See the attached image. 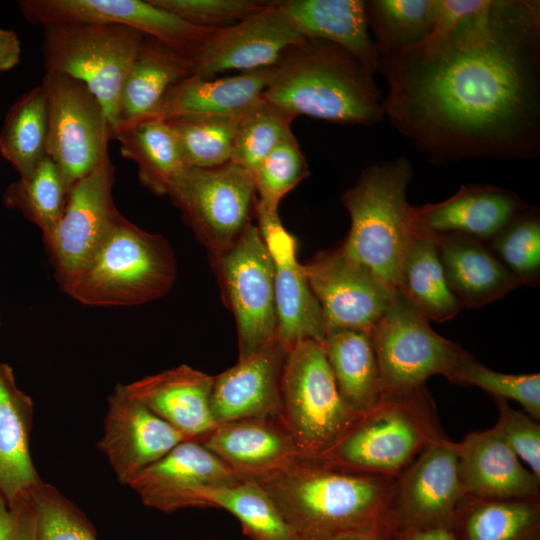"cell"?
Segmentation results:
<instances>
[{
  "label": "cell",
  "instance_id": "obj_22",
  "mask_svg": "<svg viewBox=\"0 0 540 540\" xmlns=\"http://www.w3.org/2000/svg\"><path fill=\"white\" fill-rule=\"evenodd\" d=\"M465 494L483 498H540V479L521 462L492 427L456 442Z\"/></svg>",
  "mask_w": 540,
  "mask_h": 540
},
{
  "label": "cell",
  "instance_id": "obj_6",
  "mask_svg": "<svg viewBox=\"0 0 540 540\" xmlns=\"http://www.w3.org/2000/svg\"><path fill=\"white\" fill-rule=\"evenodd\" d=\"M176 276V258L167 239L120 213L92 260L63 290L86 306H137L166 295Z\"/></svg>",
  "mask_w": 540,
  "mask_h": 540
},
{
  "label": "cell",
  "instance_id": "obj_46",
  "mask_svg": "<svg viewBox=\"0 0 540 540\" xmlns=\"http://www.w3.org/2000/svg\"><path fill=\"white\" fill-rule=\"evenodd\" d=\"M498 418L493 428L533 475L540 479V424L528 414L513 409L507 400L493 398Z\"/></svg>",
  "mask_w": 540,
  "mask_h": 540
},
{
  "label": "cell",
  "instance_id": "obj_26",
  "mask_svg": "<svg viewBox=\"0 0 540 540\" xmlns=\"http://www.w3.org/2000/svg\"><path fill=\"white\" fill-rule=\"evenodd\" d=\"M529 205L511 191L464 185L449 198L417 208L420 226L432 233H457L487 243Z\"/></svg>",
  "mask_w": 540,
  "mask_h": 540
},
{
  "label": "cell",
  "instance_id": "obj_8",
  "mask_svg": "<svg viewBox=\"0 0 540 540\" xmlns=\"http://www.w3.org/2000/svg\"><path fill=\"white\" fill-rule=\"evenodd\" d=\"M143 38L138 30L117 24L45 27L41 45L45 71L84 83L103 106L114 132L120 91Z\"/></svg>",
  "mask_w": 540,
  "mask_h": 540
},
{
  "label": "cell",
  "instance_id": "obj_38",
  "mask_svg": "<svg viewBox=\"0 0 540 540\" xmlns=\"http://www.w3.org/2000/svg\"><path fill=\"white\" fill-rule=\"evenodd\" d=\"M67 195L57 166L46 155L30 176L19 177L6 188L3 203L35 224L46 240L63 214Z\"/></svg>",
  "mask_w": 540,
  "mask_h": 540
},
{
  "label": "cell",
  "instance_id": "obj_24",
  "mask_svg": "<svg viewBox=\"0 0 540 540\" xmlns=\"http://www.w3.org/2000/svg\"><path fill=\"white\" fill-rule=\"evenodd\" d=\"M214 376L182 364L124 385L127 393L193 440L216 425L210 407Z\"/></svg>",
  "mask_w": 540,
  "mask_h": 540
},
{
  "label": "cell",
  "instance_id": "obj_30",
  "mask_svg": "<svg viewBox=\"0 0 540 540\" xmlns=\"http://www.w3.org/2000/svg\"><path fill=\"white\" fill-rule=\"evenodd\" d=\"M190 75V58L144 35L120 91L114 132L147 117L170 88Z\"/></svg>",
  "mask_w": 540,
  "mask_h": 540
},
{
  "label": "cell",
  "instance_id": "obj_29",
  "mask_svg": "<svg viewBox=\"0 0 540 540\" xmlns=\"http://www.w3.org/2000/svg\"><path fill=\"white\" fill-rule=\"evenodd\" d=\"M32 399L0 360V496L11 506L42 482L30 453Z\"/></svg>",
  "mask_w": 540,
  "mask_h": 540
},
{
  "label": "cell",
  "instance_id": "obj_15",
  "mask_svg": "<svg viewBox=\"0 0 540 540\" xmlns=\"http://www.w3.org/2000/svg\"><path fill=\"white\" fill-rule=\"evenodd\" d=\"M24 19L33 25L117 24L153 37L192 59L214 28L193 25L150 0H21Z\"/></svg>",
  "mask_w": 540,
  "mask_h": 540
},
{
  "label": "cell",
  "instance_id": "obj_37",
  "mask_svg": "<svg viewBox=\"0 0 540 540\" xmlns=\"http://www.w3.org/2000/svg\"><path fill=\"white\" fill-rule=\"evenodd\" d=\"M199 508H221L240 522L251 540H299L271 497L255 479H242L219 489L202 491Z\"/></svg>",
  "mask_w": 540,
  "mask_h": 540
},
{
  "label": "cell",
  "instance_id": "obj_5",
  "mask_svg": "<svg viewBox=\"0 0 540 540\" xmlns=\"http://www.w3.org/2000/svg\"><path fill=\"white\" fill-rule=\"evenodd\" d=\"M426 386L384 393L315 459L333 468L396 478L430 444L446 438Z\"/></svg>",
  "mask_w": 540,
  "mask_h": 540
},
{
  "label": "cell",
  "instance_id": "obj_25",
  "mask_svg": "<svg viewBox=\"0 0 540 540\" xmlns=\"http://www.w3.org/2000/svg\"><path fill=\"white\" fill-rule=\"evenodd\" d=\"M275 71L276 67H269L220 78L192 74L170 88L139 122L189 115H243L263 99Z\"/></svg>",
  "mask_w": 540,
  "mask_h": 540
},
{
  "label": "cell",
  "instance_id": "obj_32",
  "mask_svg": "<svg viewBox=\"0 0 540 540\" xmlns=\"http://www.w3.org/2000/svg\"><path fill=\"white\" fill-rule=\"evenodd\" d=\"M451 530L456 540H540V498L465 494L456 507Z\"/></svg>",
  "mask_w": 540,
  "mask_h": 540
},
{
  "label": "cell",
  "instance_id": "obj_40",
  "mask_svg": "<svg viewBox=\"0 0 540 540\" xmlns=\"http://www.w3.org/2000/svg\"><path fill=\"white\" fill-rule=\"evenodd\" d=\"M294 116L264 98L242 115L230 162L253 174L260 162L279 144L294 136Z\"/></svg>",
  "mask_w": 540,
  "mask_h": 540
},
{
  "label": "cell",
  "instance_id": "obj_17",
  "mask_svg": "<svg viewBox=\"0 0 540 540\" xmlns=\"http://www.w3.org/2000/svg\"><path fill=\"white\" fill-rule=\"evenodd\" d=\"M307 40L278 10L274 1L238 23L214 28L192 57V74L213 78L230 70L276 67L292 48Z\"/></svg>",
  "mask_w": 540,
  "mask_h": 540
},
{
  "label": "cell",
  "instance_id": "obj_2",
  "mask_svg": "<svg viewBox=\"0 0 540 540\" xmlns=\"http://www.w3.org/2000/svg\"><path fill=\"white\" fill-rule=\"evenodd\" d=\"M257 480L299 540H340L391 531L394 478L349 472L299 457Z\"/></svg>",
  "mask_w": 540,
  "mask_h": 540
},
{
  "label": "cell",
  "instance_id": "obj_31",
  "mask_svg": "<svg viewBox=\"0 0 540 540\" xmlns=\"http://www.w3.org/2000/svg\"><path fill=\"white\" fill-rule=\"evenodd\" d=\"M322 347L345 404L358 415L374 407L384 391L370 333L328 331Z\"/></svg>",
  "mask_w": 540,
  "mask_h": 540
},
{
  "label": "cell",
  "instance_id": "obj_27",
  "mask_svg": "<svg viewBox=\"0 0 540 540\" xmlns=\"http://www.w3.org/2000/svg\"><path fill=\"white\" fill-rule=\"evenodd\" d=\"M274 4L305 38L336 44L358 59L370 73L378 72L380 57L368 32L366 1L279 0Z\"/></svg>",
  "mask_w": 540,
  "mask_h": 540
},
{
  "label": "cell",
  "instance_id": "obj_28",
  "mask_svg": "<svg viewBox=\"0 0 540 540\" xmlns=\"http://www.w3.org/2000/svg\"><path fill=\"white\" fill-rule=\"evenodd\" d=\"M436 243L447 285L461 307H482L521 285L483 241L442 233Z\"/></svg>",
  "mask_w": 540,
  "mask_h": 540
},
{
  "label": "cell",
  "instance_id": "obj_23",
  "mask_svg": "<svg viewBox=\"0 0 540 540\" xmlns=\"http://www.w3.org/2000/svg\"><path fill=\"white\" fill-rule=\"evenodd\" d=\"M197 441L245 479L262 478L301 457L286 427L276 419L219 423Z\"/></svg>",
  "mask_w": 540,
  "mask_h": 540
},
{
  "label": "cell",
  "instance_id": "obj_42",
  "mask_svg": "<svg viewBox=\"0 0 540 540\" xmlns=\"http://www.w3.org/2000/svg\"><path fill=\"white\" fill-rule=\"evenodd\" d=\"M309 175L307 161L295 136L283 141L253 172L254 211L277 214L284 196Z\"/></svg>",
  "mask_w": 540,
  "mask_h": 540
},
{
  "label": "cell",
  "instance_id": "obj_20",
  "mask_svg": "<svg viewBox=\"0 0 540 540\" xmlns=\"http://www.w3.org/2000/svg\"><path fill=\"white\" fill-rule=\"evenodd\" d=\"M255 214L275 267L276 340L287 351L303 340L322 343L326 333L322 310L297 260L294 236L278 213Z\"/></svg>",
  "mask_w": 540,
  "mask_h": 540
},
{
  "label": "cell",
  "instance_id": "obj_39",
  "mask_svg": "<svg viewBox=\"0 0 540 540\" xmlns=\"http://www.w3.org/2000/svg\"><path fill=\"white\" fill-rule=\"evenodd\" d=\"M241 117L189 115L165 121L176 137L186 167L213 168L230 162Z\"/></svg>",
  "mask_w": 540,
  "mask_h": 540
},
{
  "label": "cell",
  "instance_id": "obj_50",
  "mask_svg": "<svg viewBox=\"0 0 540 540\" xmlns=\"http://www.w3.org/2000/svg\"><path fill=\"white\" fill-rule=\"evenodd\" d=\"M340 540H394V538L393 533L389 531H382L373 534L345 537Z\"/></svg>",
  "mask_w": 540,
  "mask_h": 540
},
{
  "label": "cell",
  "instance_id": "obj_34",
  "mask_svg": "<svg viewBox=\"0 0 540 540\" xmlns=\"http://www.w3.org/2000/svg\"><path fill=\"white\" fill-rule=\"evenodd\" d=\"M124 158L134 161L141 183L157 195H167L177 176L187 168L176 137L163 120H146L117 129Z\"/></svg>",
  "mask_w": 540,
  "mask_h": 540
},
{
  "label": "cell",
  "instance_id": "obj_49",
  "mask_svg": "<svg viewBox=\"0 0 540 540\" xmlns=\"http://www.w3.org/2000/svg\"><path fill=\"white\" fill-rule=\"evenodd\" d=\"M394 540H456L450 528L407 529L395 532Z\"/></svg>",
  "mask_w": 540,
  "mask_h": 540
},
{
  "label": "cell",
  "instance_id": "obj_35",
  "mask_svg": "<svg viewBox=\"0 0 540 540\" xmlns=\"http://www.w3.org/2000/svg\"><path fill=\"white\" fill-rule=\"evenodd\" d=\"M439 9V0L366 1L368 26L380 59L414 48L430 37Z\"/></svg>",
  "mask_w": 540,
  "mask_h": 540
},
{
  "label": "cell",
  "instance_id": "obj_21",
  "mask_svg": "<svg viewBox=\"0 0 540 540\" xmlns=\"http://www.w3.org/2000/svg\"><path fill=\"white\" fill-rule=\"evenodd\" d=\"M287 352L275 340L214 376L210 407L215 423L281 420V379Z\"/></svg>",
  "mask_w": 540,
  "mask_h": 540
},
{
  "label": "cell",
  "instance_id": "obj_3",
  "mask_svg": "<svg viewBox=\"0 0 540 540\" xmlns=\"http://www.w3.org/2000/svg\"><path fill=\"white\" fill-rule=\"evenodd\" d=\"M263 98L294 117L342 125H371L384 118L374 75L343 48L318 39L284 55Z\"/></svg>",
  "mask_w": 540,
  "mask_h": 540
},
{
  "label": "cell",
  "instance_id": "obj_13",
  "mask_svg": "<svg viewBox=\"0 0 540 540\" xmlns=\"http://www.w3.org/2000/svg\"><path fill=\"white\" fill-rule=\"evenodd\" d=\"M114 181L109 158L71 188L57 226L44 240L62 289L86 268L120 214L112 197Z\"/></svg>",
  "mask_w": 540,
  "mask_h": 540
},
{
  "label": "cell",
  "instance_id": "obj_11",
  "mask_svg": "<svg viewBox=\"0 0 540 540\" xmlns=\"http://www.w3.org/2000/svg\"><path fill=\"white\" fill-rule=\"evenodd\" d=\"M167 195L211 257L229 249L250 223L253 174L232 162L213 168L187 167Z\"/></svg>",
  "mask_w": 540,
  "mask_h": 540
},
{
  "label": "cell",
  "instance_id": "obj_4",
  "mask_svg": "<svg viewBox=\"0 0 540 540\" xmlns=\"http://www.w3.org/2000/svg\"><path fill=\"white\" fill-rule=\"evenodd\" d=\"M412 175L409 160L399 156L364 169L342 195L351 225L341 250L395 292L405 255L422 230L417 208L406 199Z\"/></svg>",
  "mask_w": 540,
  "mask_h": 540
},
{
  "label": "cell",
  "instance_id": "obj_33",
  "mask_svg": "<svg viewBox=\"0 0 540 540\" xmlns=\"http://www.w3.org/2000/svg\"><path fill=\"white\" fill-rule=\"evenodd\" d=\"M397 293L428 321L450 320L460 310L444 276L435 233L422 228L410 245L401 267Z\"/></svg>",
  "mask_w": 540,
  "mask_h": 540
},
{
  "label": "cell",
  "instance_id": "obj_10",
  "mask_svg": "<svg viewBox=\"0 0 540 540\" xmlns=\"http://www.w3.org/2000/svg\"><path fill=\"white\" fill-rule=\"evenodd\" d=\"M210 258L236 322L238 359H243L276 340L273 258L251 222L229 249Z\"/></svg>",
  "mask_w": 540,
  "mask_h": 540
},
{
  "label": "cell",
  "instance_id": "obj_7",
  "mask_svg": "<svg viewBox=\"0 0 540 540\" xmlns=\"http://www.w3.org/2000/svg\"><path fill=\"white\" fill-rule=\"evenodd\" d=\"M357 417L338 391L322 343L303 340L288 350L281 379V420L302 458H319Z\"/></svg>",
  "mask_w": 540,
  "mask_h": 540
},
{
  "label": "cell",
  "instance_id": "obj_1",
  "mask_svg": "<svg viewBox=\"0 0 540 540\" xmlns=\"http://www.w3.org/2000/svg\"><path fill=\"white\" fill-rule=\"evenodd\" d=\"M378 72L384 117L430 162L539 156V1L485 0Z\"/></svg>",
  "mask_w": 540,
  "mask_h": 540
},
{
  "label": "cell",
  "instance_id": "obj_14",
  "mask_svg": "<svg viewBox=\"0 0 540 540\" xmlns=\"http://www.w3.org/2000/svg\"><path fill=\"white\" fill-rule=\"evenodd\" d=\"M464 495L457 444L446 437L430 444L394 478L388 526L393 534L407 529H451Z\"/></svg>",
  "mask_w": 540,
  "mask_h": 540
},
{
  "label": "cell",
  "instance_id": "obj_43",
  "mask_svg": "<svg viewBox=\"0 0 540 540\" xmlns=\"http://www.w3.org/2000/svg\"><path fill=\"white\" fill-rule=\"evenodd\" d=\"M33 540H97L85 514L54 486L40 482L28 493Z\"/></svg>",
  "mask_w": 540,
  "mask_h": 540
},
{
  "label": "cell",
  "instance_id": "obj_16",
  "mask_svg": "<svg viewBox=\"0 0 540 540\" xmlns=\"http://www.w3.org/2000/svg\"><path fill=\"white\" fill-rule=\"evenodd\" d=\"M302 269L321 307L326 333H370L397 295L340 247L318 253Z\"/></svg>",
  "mask_w": 540,
  "mask_h": 540
},
{
  "label": "cell",
  "instance_id": "obj_48",
  "mask_svg": "<svg viewBox=\"0 0 540 540\" xmlns=\"http://www.w3.org/2000/svg\"><path fill=\"white\" fill-rule=\"evenodd\" d=\"M21 42L10 29H0V75L13 69L21 60Z\"/></svg>",
  "mask_w": 540,
  "mask_h": 540
},
{
  "label": "cell",
  "instance_id": "obj_41",
  "mask_svg": "<svg viewBox=\"0 0 540 540\" xmlns=\"http://www.w3.org/2000/svg\"><path fill=\"white\" fill-rule=\"evenodd\" d=\"M486 244L521 285H538L540 217L535 207L528 206Z\"/></svg>",
  "mask_w": 540,
  "mask_h": 540
},
{
  "label": "cell",
  "instance_id": "obj_44",
  "mask_svg": "<svg viewBox=\"0 0 540 540\" xmlns=\"http://www.w3.org/2000/svg\"><path fill=\"white\" fill-rule=\"evenodd\" d=\"M449 381L463 386H476L493 398L518 402L533 419H540V374H505L494 371L465 353Z\"/></svg>",
  "mask_w": 540,
  "mask_h": 540
},
{
  "label": "cell",
  "instance_id": "obj_45",
  "mask_svg": "<svg viewBox=\"0 0 540 540\" xmlns=\"http://www.w3.org/2000/svg\"><path fill=\"white\" fill-rule=\"evenodd\" d=\"M154 5L200 27L223 28L234 25L262 10L261 0H150Z\"/></svg>",
  "mask_w": 540,
  "mask_h": 540
},
{
  "label": "cell",
  "instance_id": "obj_19",
  "mask_svg": "<svg viewBox=\"0 0 540 540\" xmlns=\"http://www.w3.org/2000/svg\"><path fill=\"white\" fill-rule=\"evenodd\" d=\"M242 479L200 442L188 440L139 472L127 485L145 506L170 513L199 508L202 491L231 486Z\"/></svg>",
  "mask_w": 540,
  "mask_h": 540
},
{
  "label": "cell",
  "instance_id": "obj_47",
  "mask_svg": "<svg viewBox=\"0 0 540 540\" xmlns=\"http://www.w3.org/2000/svg\"><path fill=\"white\" fill-rule=\"evenodd\" d=\"M0 540H33V514L28 494L11 506L0 496Z\"/></svg>",
  "mask_w": 540,
  "mask_h": 540
},
{
  "label": "cell",
  "instance_id": "obj_12",
  "mask_svg": "<svg viewBox=\"0 0 540 540\" xmlns=\"http://www.w3.org/2000/svg\"><path fill=\"white\" fill-rule=\"evenodd\" d=\"M370 337L384 393L411 391L434 375L449 380L466 353L437 334L398 293Z\"/></svg>",
  "mask_w": 540,
  "mask_h": 540
},
{
  "label": "cell",
  "instance_id": "obj_36",
  "mask_svg": "<svg viewBox=\"0 0 540 540\" xmlns=\"http://www.w3.org/2000/svg\"><path fill=\"white\" fill-rule=\"evenodd\" d=\"M48 107L43 87L26 91L6 113L0 131V154L18 172L30 176L46 156Z\"/></svg>",
  "mask_w": 540,
  "mask_h": 540
},
{
  "label": "cell",
  "instance_id": "obj_9",
  "mask_svg": "<svg viewBox=\"0 0 540 540\" xmlns=\"http://www.w3.org/2000/svg\"><path fill=\"white\" fill-rule=\"evenodd\" d=\"M41 86L48 107L46 155L57 166L69 192L109 159L113 130L103 106L81 81L45 71Z\"/></svg>",
  "mask_w": 540,
  "mask_h": 540
},
{
  "label": "cell",
  "instance_id": "obj_18",
  "mask_svg": "<svg viewBox=\"0 0 540 540\" xmlns=\"http://www.w3.org/2000/svg\"><path fill=\"white\" fill-rule=\"evenodd\" d=\"M193 440L117 384L108 397L104 432L98 449L123 484L152 465L178 444Z\"/></svg>",
  "mask_w": 540,
  "mask_h": 540
}]
</instances>
